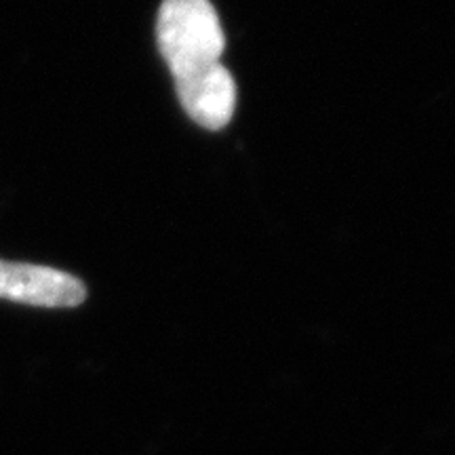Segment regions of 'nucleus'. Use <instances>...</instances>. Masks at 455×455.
I'll use <instances>...</instances> for the list:
<instances>
[{"instance_id":"obj_1","label":"nucleus","mask_w":455,"mask_h":455,"mask_svg":"<svg viewBox=\"0 0 455 455\" xmlns=\"http://www.w3.org/2000/svg\"><path fill=\"white\" fill-rule=\"evenodd\" d=\"M156 43L173 81L218 66L226 49L224 28L209 0H163Z\"/></svg>"},{"instance_id":"obj_3","label":"nucleus","mask_w":455,"mask_h":455,"mask_svg":"<svg viewBox=\"0 0 455 455\" xmlns=\"http://www.w3.org/2000/svg\"><path fill=\"white\" fill-rule=\"evenodd\" d=\"M175 91L188 116L209 131L224 129L235 114L236 83L221 64L180 78Z\"/></svg>"},{"instance_id":"obj_2","label":"nucleus","mask_w":455,"mask_h":455,"mask_svg":"<svg viewBox=\"0 0 455 455\" xmlns=\"http://www.w3.org/2000/svg\"><path fill=\"white\" fill-rule=\"evenodd\" d=\"M0 299L38 308H76L87 299L81 278L49 266L0 259Z\"/></svg>"}]
</instances>
